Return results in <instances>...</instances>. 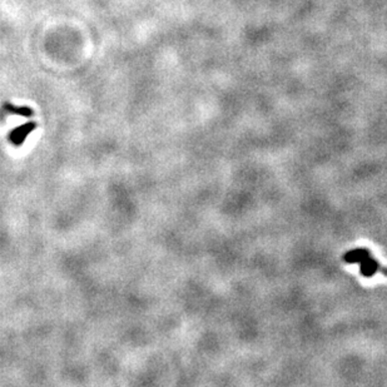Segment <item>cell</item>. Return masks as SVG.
<instances>
[{"instance_id": "obj_1", "label": "cell", "mask_w": 387, "mask_h": 387, "mask_svg": "<svg viewBox=\"0 0 387 387\" xmlns=\"http://www.w3.org/2000/svg\"><path fill=\"white\" fill-rule=\"evenodd\" d=\"M371 257V252L366 248H356L346 252L344 254V261L346 263H361L366 258Z\"/></svg>"}, {"instance_id": "obj_2", "label": "cell", "mask_w": 387, "mask_h": 387, "mask_svg": "<svg viewBox=\"0 0 387 387\" xmlns=\"http://www.w3.org/2000/svg\"><path fill=\"white\" fill-rule=\"evenodd\" d=\"M380 267L381 266H380V263L376 259H374L372 257H369V258H366L365 261H362L361 263H360V272H361L364 277L370 278L379 272Z\"/></svg>"}, {"instance_id": "obj_3", "label": "cell", "mask_w": 387, "mask_h": 387, "mask_svg": "<svg viewBox=\"0 0 387 387\" xmlns=\"http://www.w3.org/2000/svg\"><path fill=\"white\" fill-rule=\"evenodd\" d=\"M26 132H29V129H28V128H23V129H18V131H16V132H15V134H18V136H19V137H24V136H25V133H26Z\"/></svg>"}]
</instances>
